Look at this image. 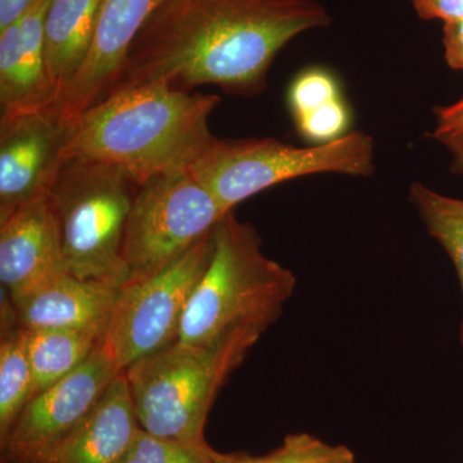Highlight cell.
<instances>
[{
  "label": "cell",
  "mask_w": 463,
  "mask_h": 463,
  "mask_svg": "<svg viewBox=\"0 0 463 463\" xmlns=\"http://www.w3.org/2000/svg\"><path fill=\"white\" fill-rule=\"evenodd\" d=\"M163 2L102 0L87 57L53 111L66 128L114 91L133 43Z\"/></svg>",
  "instance_id": "obj_11"
},
{
  "label": "cell",
  "mask_w": 463,
  "mask_h": 463,
  "mask_svg": "<svg viewBox=\"0 0 463 463\" xmlns=\"http://www.w3.org/2000/svg\"><path fill=\"white\" fill-rule=\"evenodd\" d=\"M139 183L121 167L69 160L50 194L66 272L123 286L128 218Z\"/></svg>",
  "instance_id": "obj_5"
},
{
  "label": "cell",
  "mask_w": 463,
  "mask_h": 463,
  "mask_svg": "<svg viewBox=\"0 0 463 463\" xmlns=\"http://www.w3.org/2000/svg\"><path fill=\"white\" fill-rule=\"evenodd\" d=\"M295 129L307 145H325L352 132L353 111L336 74L312 66L295 76L288 90Z\"/></svg>",
  "instance_id": "obj_16"
},
{
  "label": "cell",
  "mask_w": 463,
  "mask_h": 463,
  "mask_svg": "<svg viewBox=\"0 0 463 463\" xmlns=\"http://www.w3.org/2000/svg\"><path fill=\"white\" fill-rule=\"evenodd\" d=\"M330 24L319 0H164L133 43L114 90L216 85L225 93L257 96L285 45Z\"/></svg>",
  "instance_id": "obj_1"
},
{
  "label": "cell",
  "mask_w": 463,
  "mask_h": 463,
  "mask_svg": "<svg viewBox=\"0 0 463 463\" xmlns=\"http://www.w3.org/2000/svg\"><path fill=\"white\" fill-rule=\"evenodd\" d=\"M213 232L165 269L121 286L103 343L121 373L179 340L192 294L212 260Z\"/></svg>",
  "instance_id": "obj_8"
},
{
  "label": "cell",
  "mask_w": 463,
  "mask_h": 463,
  "mask_svg": "<svg viewBox=\"0 0 463 463\" xmlns=\"http://www.w3.org/2000/svg\"><path fill=\"white\" fill-rule=\"evenodd\" d=\"M437 142L444 146L452 156L450 170L458 175H463V133L444 137V138L438 139Z\"/></svg>",
  "instance_id": "obj_27"
},
{
  "label": "cell",
  "mask_w": 463,
  "mask_h": 463,
  "mask_svg": "<svg viewBox=\"0 0 463 463\" xmlns=\"http://www.w3.org/2000/svg\"><path fill=\"white\" fill-rule=\"evenodd\" d=\"M36 0H0V30L23 17Z\"/></svg>",
  "instance_id": "obj_26"
},
{
  "label": "cell",
  "mask_w": 463,
  "mask_h": 463,
  "mask_svg": "<svg viewBox=\"0 0 463 463\" xmlns=\"http://www.w3.org/2000/svg\"><path fill=\"white\" fill-rule=\"evenodd\" d=\"M121 373L100 346L87 362L33 395L0 441V463H39L87 419Z\"/></svg>",
  "instance_id": "obj_9"
},
{
  "label": "cell",
  "mask_w": 463,
  "mask_h": 463,
  "mask_svg": "<svg viewBox=\"0 0 463 463\" xmlns=\"http://www.w3.org/2000/svg\"><path fill=\"white\" fill-rule=\"evenodd\" d=\"M461 133H463V97L455 103L435 109V128L430 133V138L438 141L444 137Z\"/></svg>",
  "instance_id": "obj_24"
},
{
  "label": "cell",
  "mask_w": 463,
  "mask_h": 463,
  "mask_svg": "<svg viewBox=\"0 0 463 463\" xmlns=\"http://www.w3.org/2000/svg\"><path fill=\"white\" fill-rule=\"evenodd\" d=\"M207 443L173 440L139 429L118 463H212Z\"/></svg>",
  "instance_id": "obj_21"
},
{
  "label": "cell",
  "mask_w": 463,
  "mask_h": 463,
  "mask_svg": "<svg viewBox=\"0 0 463 463\" xmlns=\"http://www.w3.org/2000/svg\"><path fill=\"white\" fill-rule=\"evenodd\" d=\"M212 463H257L255 457L248 453H222L212 449Z\"/></svg>",
  "instance_id": "obj_28"
},
{
  "label": "cell",
  "mask_w": 463,
  "mask_h": 463,
  "mask_svg": "<svg viewBox=\"0 0 463 463\" xmlns=\"http://www.w3.org/2000/svg\"><path fill=\"white\" fill-rule=\"evenodd\" d=\"M102 0H51L45 17V63L54 109L83 65Z\"/></svg>",
  "instance_id": "obj_17"
},
{
  "label": "cell",
  "mask_w": 463,
  "mask_h": 463,
  "mask_svg": "<svg viewBox=\"0 0 463 463\" xmlns=\"http://www.w3.org/2000/svg\"><path fill=\"white\" fill-rule=\"evenodd\" d=\"M261 335L239 330L206 345L178 340L123 371L137 419L157 437L206 443L207 416L216 394Z\"/></svg>",
  "instance_id": "obj_4"
},
{
  "label": "cell",
  "mask_w": 463,
  "mask_h": 463,
  "mask_svg": "<svg viewBox=\"0 0 463 463\" xmlns=\"http://www.w3.org/2000/svg\"><path fill=\"white\" fill-rule=\"evenodd\" d=\"M121 286L83 279L69 273L11 301L14 321L25 331L108 330Z\"/></svg>",
  "instance_id": "obj_14"
},
{
  "label": "cell",
  "mask_w": 463,
  "mask_h": 463,
  "mask_svg": "<svg viewBox=\"0 0 463 463\" xmlns=\"http://www.w3.org/2000/svg\"><path fill=\"white\" fill-rule=\"evenodd\" d=\"M212 260L183 317L179 340L206 345L239 330L263 335L282 316L297 277L268 258L254 225L233 212L216 224Z\"/></svg>",
  "instance_id": "obj_3"
},
{
  "label": "cell",
  "mask_w": 463,
  "mask_h": 463,
  "mask_svg": "<svg viewBox=\"0 0 463 463\" xmlns=\"http://www.w3.org/2000/svg\"><path fill=\"white\" fill-rule=\"evenodd\" d=\"M228 213L190 169L142 183L125 230L128 281L165 269L209 236Z\"/></svg>",
  "instance_id": "obj_7"
},
{
  "label": "cell",
  "mask_w": 463,
  "mask_h": 463,
  "mask_svg": "<svg viewBox=\"0 0 463 463\" xmlns=\"http://www.w3.org/2000/svg\"><path fill=\"white\" fill-rule=\"evenodd\" d=\"M443 45L447 65L463 72V20L444 24Z\"/></svg>",
  "instance_id": "obj_25"
},
{
  "label": "cell",
  "mask_w": 463,
  "mask_h": 463,
  "mask_svg": "<svg viewBox=\"0 0 463 463\" xmlns=\"http://www.w3.org/2000/svg\"><path fill=\"white\" fill-rule=\"evenodd\" d=\"M417 16L444 24L463 20V0H410Z\"/></svg>",
  "instance_id": "obj_23"
},
{
  "label": "cell",
  "mask_w": 463,
  "mask_h": 463,
  "mask_svg": "<svg viewBox=\"0 0 463 463\" xmlns=\"http://www.w3.org/2000/svg\"><path fill=\"white\" fill-rule=\"evenodd\" d=\"M69 134L52 109L2 116L0 221L50 197L66 164Z\"/></svg>",
  "instance_id": "obj_10"
},
{
  "label": "cell",
  "mask_w": 463,
  "mask_h": 463,
  "mask_svg": "<svg viewBox=\"0 0 463 463\" xmlns=\"http://www.w3.org/2000/svg\"><path fill=\"white\" fill-rule=\"evenodd\" d=\"M25 331V330H24ZM33 395L74 373L105 343L102 331H25Z\"/></svg>",
  "instance_id": "obj_18"
},
{
  "label": "cell",
  "mask_w": 463,
  "mask_h": 463,
  "mask_svg": "<svg viewBox=\"0 0 463 463\" xmlns=\"http://www.w3.org/2000/svg\"><path fill=\"white\" fill-rule=\"evenodd\" d=\"M410 201L428 233L455 265L462 292L459 343L463 349V199L446 196L416 182L410 187Z\"/></svg>",
  "instance_id": "obj_20"
},
{
  "label": "cell",
  "mask_w": 463,
  "mask_h": 463,
  "mask_svg": "<svg viewBox=\"0 0 463 463\" xmlns=\"http://www.w3.org/2000/svg\"><path fill=\"white\" fill-rule=\"evenodd\" d=\"M67 273L50 197L0 221V282L9 300L27 297Z\"/></svg>",
  "instance_id": "obj_12"
},
{
  "label": "cell",
  "mask_w": 463,
  "mask_h": 463,
  "mask_svg": "<svg viewBox=\"0 0 463 463\" xmlns=\"http://www.w3.org/2000/svg\"><path fill=\"white\" fill-rule=\"evenodd\" d=\"M257 463H355L354 453L345 446H332L321 439L297 432L268 455L255 457Z\"/></svg>",
  "instance_id": "obj_22"
},
{
  "label": "cell",
  "mask_w": 463,
  "mask_h": 463,
  "mask_svg": "<svg viewBox=\"0 0 463 463\" xmlns=\"http://www.w3.org/2000/svg\"><path fill=\"white\" fill-rule=\"evenodd\" d=\"M33 397L26 335L16 323L2 325L0 343V441Z\"/></svg>",
  "instance_id": "obj_19"
},
{
  "label": "cell",
  "mask_w": 463,
  "mask_h": 463,
  "mask_svg": "<svg viewBox=\"0 0 463 463\" xmlns=\"http://www.w3.org/2000/svg\"><path fill=\"white\" fill-rule=\"evenodd\" d=\"M124 373L78 428L39 463H118L139 431Z\"/></svg>",
  "instance_id": "obj_15"
},
{
  "label": "cell",
  "mask_w": 463,
  "mask_h": 463,
  "mask_svg": "<svg viewBox=\"0 0 463 463\" xmlns=\"http://www.w3.org/2000/svg\"><path fill=\"white\" fill-rule=\"evenodd\" d=\"M188 169L225 212H233L242 201L301 176L373 175L374 143L370 134L361 130L325 145L307 146L273 138L214 137Z\"/></svg>",
  "instance_id": "obj_6"
},
{
  "label": "cell",
  "mask_w": 463,
  "mask_h": 463,
  "mask_svg": "<svg viewBox=\"0 0 463 463\" xmlns=\"http://www.w3.org/2000/svg\"><path fill=\"white\" fill-rule=\"evenodd\" d=\"M51 0H36L16 23L0 30V105L3 115L54 108L45 63V17Z\"/></svg>",
  "instance_id": "obj_13"
},
{
  "label": "cell",
  "mask_w": 463,
  "mask_h": 463,
  "mask_svg": "<svg viewBox=\"0 0 463 463\" xmlns=\"http://www.w3.org/2000/svg\"><path fill=\"white\" fill-rule=\"evenodd\" d=\"M219 103L216 94L192 93L166 83L120 88L70 129L66 161L121 167L139 184L188 169L215 137L209 121Z\"/></svg>",
  "instance_id": "obj_2"
}]
</instances>
